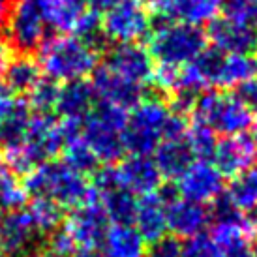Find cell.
I'll return each mask as SVG.
<instances>
[{
    "label": "cell",
    "instance_id": "6da1fadb",
    "mask_svg": "<svg viewBox=\"0 0 257 257\" xmlns=\"http://www.w3.org/2000/svg\"><path fill=\"white\" fill-rule=\"evenodd\" d=\"M23 186L32 199H49L62 208H77L96 201L86 175L64 162H43L25 175Z\"/></svg>",
    "mask_w": 257,
    "mask_h": 257
},
{
    "label": "cell",
    "instance_id": "7a4b0ae2",
    "mask_svg": "<svg viewBox=\"0 0 257 257\" xmlns=\"http://www.w3.org/2000/svg\"><path fill=\"white\" fill-rule=\"evenodd\" d=\"M38 51V64L42 73L57 83H72L85 79L98 68L100 58V51L73 34L49 38Z\"/></svg>",
    "mask_w": 257,
    "mask_h": 257
},
{
    "label": "cell",
    "instance_id": "3957f363",
    "mask_svg": "<svg viewBox=\"0 0 257 257\" xmlns=\"http://www.w3.org/2000/svg\"><path fill=\"white\" fill-rule=\"evenodd\" d=\"M173 116L169 101L162 96H143L128 111L124 126V149L130 154L150 156L164 141Z\"/></svg>",
    "mask_w": 257,
    "mask_h": 257
},
{
    "label": "cell",
    "instance_id": "277c9868",
    "mask_svg": "<svg viewBox=\"0 0 257 257\" xmlns=\"http://www.w3.org/2000/svg\"><path fill=\"white\" fill-rule=\"evenodd\" d=\"M190 114L195 124H201L214 136L221 137L242 136L253 124V116L240 103L235 92L221 88H210L197 94Z\"/></svg>",
    "mask_w": 257,
    "mask_h": 257
},
{
    "label": "cell",
    "instance_id": "5b68a950",
    "mask_svg": "<svg viewBox=\"0 0 257 257\" xmlns=\"http://www.w3.org/2000/svg\"><path fill=\"white\" fill-rule=\"evenodd\" d=\"M126 118H128L126 109L100 103V101L83 118L81 137L100 164L113 165L126 154L124 139H122Z\"/></svg>",
    "mask_w": 257,
    "mask_h": 257
},
{
    "label": "cell",
    "instance_id": "8992f818",
    "mask_svg": "<svg viewBox=\"0 0 257 257\" xmlns=\"http://www.w3.org/2000/svg\"><path fill=\"white\" fill-rule=\"evenodd\" d=\"M207 49V36L199 27L165 21L149 34V53L162 68H182Z\"/></svg>",
    "mask_w": 257,
    "mask_h": 257
},
{
    "label": "cell",
    "instance_id": "52a82bcc",
    "mask_svg": "<svg viewBox=\"0 0 257 257\" xmlns=\"http://www.w3.org/2000/svg\"><path fill=\"white\" fill-rule=\"evenodd\" d=\"M103 40L111 43H137L150 34L152 14L145 0H116L100 17Z\"/></svg>",
    "mask_w": 257,
    "mask_h": 257
},
{
    "label": "cell",
    "instance_id": "ba28073f",
    "mask_svg": "<svg viewBox=\"0 0 257 257\" xmlns=\"http://www.w3.org/2000/svg\"><path fill=\"white\" fill-rule=\"evenodd\" d=\"M4 29L8 43L21 55H32L47 40V21L43 15L42 0H12V10Z\"/></svg>",
    "mask_w": 257,
    "mask_h": 257
},
{
    "label": "cell",
    "instance_id": "9c48e42d",
    "mask_svg": "<svg viewBox=\"0 0 257 257\" xmlns=\"http://www.w3.org/2000/svg\"><path fill=\"white\" fill-rule=\"evenodd\" d=\"M175 190L184 199L208 205L223 195L225 177L210 160H195L179 179H175Z\"/></svg>",
    "mask_w": 257,
    "mask_h": 257
},
{
    "label": "cell",
    "instance_id": "30bf717a",
    "mask_svg": "<svg viewBox=\"0 0 257 257\" xmlns=\"http://www.w3.org/2000/svg\"><path fill=\"white\" fill-rule=\"evenodd\" d=\"M103 66L139 86L150 85L156 70L149 49L139 43H114L105 55Z\"/></svg>",
    "mask_w": 257,
    "mask_h": 257
},
{
    "label": "cell",
    "instance_id": "8fae6325",
    "mask_svg": "<svg viewBox=\"0 0 257 257\" xmlns=\"http://www.w3.org/2000/svg\"><path fill=\"white\" fill-rule=\"evenodd\" d=\"M107 227V216L96 201L72 208L66 221H62V229L72 238L75 250H96Z\"/></svg>",
    "mask_w": 257,
    "mask_h": 257
},
{
    "label": "cell",
    "instance_id": "7c38bea8",
    "mask_svg": "<svg viewBox=\"0 0 257 257\" xmlns=\"http://www.w3.org/2000/svg\"><path fill=\"white\" fill-rule=\"evenodd\" d=\"M40 236L27 208L0 216V251L6 257H27L36 250Z\"/></svg>",
    "mask_w": 257,
    "mask_h": 257
},
{
    "label": "cell",
    "instance_id": "4fadbf2b",
    "mask_svg": "<svg viewBox=\"0 0 257 257\" xmlns=\"http://www.w3.org/2000/svg\"><path fill=\"white\" fill-rule=\"evenodd\" d=\"M90 85H92L96 100L100 103L114 105V107L126 109V111H130L145 96L143 86L122 79L120 75L107 70L105 66H100L94 70Z\"/></svg>",
    "mask_w": 257,
    "mask_h": 257
},
{
    "label": "cell",
    "instance_id": "5bb4252c",
    "mask_svg": "<svg viewBox=\"0 0 257 257\" xmlns=\"http://www.w3.org/2000/svg\"><path fill=\"white\" fill-rule=\"evenodd\" d=\"M114 169L118 175V182L134 195H145L160 190L162 175L152 156L130 154L118 160V165H114Z\"/></svg>",
    "mask_w": 257,
    "mask_h": 257
},
{
    "label": "cell",
    "instance_id": "9a60e30c",
    "mask_svg": "<svg viewBox=\"0 0 257 257\" xmlns=\"http://www.w3.org/2000/svg\"><path fill=\"white\" fill-rule=\"evenodd\" d=\"M212 216L207 205L184 199L180 195L167 199V231L175 236H188L205 233Z\"/></svg>",
    "mask_w": 257,
    "mask_h": 257
},
{
    "label": "cell",
    "instance_id": "2e32d148",
    "mask_svg": "<svg viewBox=\"0 0 257 257\" xmlns=\"http://www.w3.org/2000/svg\"><path fill=\"white\" fill-rule=\"evenodd\" d=\"M205 32L207 42L212 43V47L225 55H240V53H251L255 49V38L251 25L229 21L225 17H216L212 23L207 25Z\"/></svg>",
    "mask_w": 257,
    "mask_h": 257
},
{
    "label": "cell",
    "instance_id": "e0dca14e",
    "mask_svg": "<svg viewBox=\"0 0 257 257\" xmlns=\"http://www.w3.org/2000/svg\"><path fill=\"white\" fill-rule=\"evenodd\" d=\"M167 199L162 192H150L137 197L134 227L145 242H156L167 233Z\"/></svg>",
    "mask_w": 257,
    "mask_h": 257
},
{
    "label": "cell",
    "instance_id": "ac0fdd59",
    "mask_svg": "<svg viewBox=\"0 0 257 257\" xmlns=\"http://www.w3.org/2000/svg\"><path fill=\"white\" fill-rule=\"evenodd\" d=\"M253 158H255V152L248 137L231 136L221 137L216 143L210 162L216 165V169L223 177H235L236 173L250 167Z\"/></svg>",
    "mask_w": 257,
    "mask_h": 257
},
{
    "label": "cell",
    "instance_id": "d6986e66",
    "mask_svg": "<svg viewBox=\"0 0 257 257\" xmlns=\"http://www.w3.org/2000/svg\"><path fill=\"white\" fill-rule=\"evenodd\" d=\"M94 105H96V96H94L90 81L79 79V81L60 85L55 113L62 120L81 122L86 114L92 111Z\"/></svg>",
    "mask_w": 257,
    "mask_h": 257
},
{
    "label": "cell",
    "instance_id": "ffe728a7",
    "mask_svg": "<svg viewBox=\"0 0 257 257\" xmlns=\"http://www.w3.org/2000/svg\"><path fill=\"white\" fill-rule=\"evenodd\" d=\"M154 162L160 169L162 179H179L180 175L195 162L192 150H190V145L186 141V134L184 136L165 137L154 150Z\"/></svg>",
    "mask_w": 257,
    "mask_h": 257
},
{
    "label": "cell",
    "instance_id": "44dd1931",
    "mask_svg": "<svg viewBox=\"0 0 257 257\" xmlns=\"http://www.w3.org/2000/svg\"><path fill=\"white\" fill-rule=\"evenodd\" d=\"M100 248L103 257H147V242L132 223H111Z\"/></svg>",
    "mask_w": 257,
    "mask_h": 257
},
{
    "label": "cell",
    "instance_id": "7402d4cb",
    "mask_svg": "<svg viewBox=\"0 0 257 257\" xmlns=\"http://www.w3.org/2000/svg\"><path fill=\"white\" fill-rule=\"evenodd\" d=\"M257 75V57L251 53L240 55H225L220 53L218 64H216L214 85L212 88H235L248 79Z\"/></svg>",
    "mask_w": 257,
    "mask_h": 257
},
{
    "label": "cell",
    "instance_id": "603a6c76",
    "mask_svg": "<svg viewBox=\"0 0 257 257\" xmlns=\"http://www.w3.org/2000/svg\"><path fill=\"white\" fill-rule=\"evenodd\" d=\"M94 195H96V203L107 216L109 223H132L134 221L137 195H134L124 186H111L107 190H101Z\"/></svg>",
    "mask_w": 257,
    "mask_h": 257
},
{
    "label": "cell",
    "instance_id": "cb8c5ba5",
    "mask_svg": "<svg viewBox=\"0 0 257 257\" xmlns=\"http://www.w3.org/2000/svg\"><path fill=\"white\" fill-rule=\"evenodd\" d=\"M47 27L62 34H72L79 19L86 14V0H42Z\"/></svg>",
    "mask_w": 257,
    "mask_h": 257
},
{
    "label": "cell",
    "instance_id": "d4e9b609",
    "mask_svg": "<svg viewBox=\"0 0 257 257\" xmlns=\"http://www.w3.org/2000/svg\"><path fill=\"white\" fill-rule=\"evenodd\" d=\"M231 179L223 197L240 214H248L257 205V165L246 167Z\"/></svg>",
    "mask_w": 257,
    "mask_h": 257
},
{
    "label": "cell",
    "instance_id": "484cf974",
    "mask_svg": "<svg viewBox=\"0 0 257 257\" xmlns=\"http://www.w3.org/2000/svg\"><path fill=\"white\" fill-rule=\"evenodd\" d=\"M40 81H42L40 64L30 55L12 57L4 70V83L15 94H29Z\"/></svg>",
    "mask_w": 257,
    "mask_h": 257
},
{
    "label": "cell",
    "instance_id": "4316f807",
    "mask_svg": "<svg viewBox=\"0 0 257 257\" xmlns=\"http://www.w3.org/2000/svg\"><path fill=\"white\" fill-rule=\"evenodd\" d=\"M32 118V111L27 105V101L17 100L15 107L0 120V143L2 149L19 147L27 137L29 124Z\"/></svg>",
    "mask_w": 257,
    "mask_h": 257
},
{
    "label": "cell",
    "instance_id": "83f0119b",
    "mask_svg": "<svg viewBox=\"0 0 257 257\" xmlns=\"http://www.w3.org/2000/svg\"><path fill=\"white\" fill-rule=\"evenodd\" d=\"M62 154V162L66 165H70L72 169L83 173V175H92L98 167H100V162L96 160V156L92 154V150L88 149V145L83 141L81 137V130L73 132L72 136L66 139L64 147L60 150Z\"/></svg>",
    "mask_w": 257,
    "mask_h": 257
},
{
    "label": "cell",
    "instance_id": "f1b7e54d",
    "mask_svg": "<svg viewBox=\"0 0 257 257\" xmlns=\"http://www.w3.org/2000/svg\"><path fill=\"white\" fill-rule=\"evenodd\" d=\"M25 208L29 210L30 220L42 236L55 233L64 221V208L49 199H32V203Z\"/></svg>",
    "mask_w": 257,
    "mask_h": 257
},
{
    "label": "cell",
    "instance_id": "f546056e",
    "mask_svg": "<svg viewBox=\"0 0 257 257\" xmlns=\"http://www.w3.org/2000/svg\"><path fill=\"white\" fill-rule=\"evenodd\" d=\"M27 197L29 195L23 186V180L17 179V175L10 171L6 165L0 164V208L4 212L23 208Z\"/></svg>",
    "mask_w": 257,
    "mask_h": 257
},
{
    "label": "cell",
    "instance_id": "4dcf8cb0",
    "mask_svg": "<svg viewBox=\"0 0 257 257\" xmlns=\"http://www.w3.org/2000/svg\"><path fill=\"white\" fill-rule=\"evenodd\" d=\"M221 0H184L179 23L201 27L212 23L220 15Z\"/></svg>",
    "mask_w": 257,
    "mask_h": 257
},
{
    "label": "cell",
    "instance_id": "1f68e13d",
    "mask_svg": "<svg viewBox=\"0 0 257 257\" xmlns=\"http://www.w3.org/2000/svg\"><path fill=\"white\" fill-rule=\"evenodd\" d=\"M58 85L57 81L51 79H42L32 90L29 92V100L27 105L30 107V111L36 114H51L55 113V105H57L58 98Z\"/></svg>",
    "mask_w": 257,
    "mask_h": 257
},
{
    "label": "cell",
    "instance_id": "d6a6232c",
    "mask_svg": "<svg viewBox=\"0 0 257 257\" xmlns=\"http://www.w3.org/2000/svg\"><path fill=\"white\" fill-rule=\"evenodd\" d=\"M186 141L190 145V150L195 160H210L216 143H218V139L210 130L195 122L186 130Z\"/></svg>",
    "mask_w": 257,
    "mask_h": 257
},
{
    "label": "cell",
    "instance_id": "836d02e7",
    "mask_svg": "<svg viewBox=\"0 0 257 257\" xmlns=\"http://www.w3.org/2000/svg\"><path fill=\"white\" fill-rule=\"evenodd\" d=\"M180 257H223V253L208 233H199L180 240Z\"/></svg>",
    "mask_w": 257,
    "mask_h": 257
},
{
    "label": "cell",
    "instance_id": "e575fe53",
    "mask_svg": "<svg viewBox=\"0 0 257 257\" xmlns=\"http://www.w3.org/2000/svg\"><path fill=\"white\" fill-rule=\"evenodd\" d=\"M220 12L229 21L253 27V0H221Z\"/></svg>",
    "mask_w": 257,
    "mask_h": 257
},
{
    "label": "cell",
    "instance_id": "d590c367",
    "mask_svg": "<svg viewBox=\"0 0 257 257\" xmlns=\"http://www.w3.org/2000/svg\"><path fill=\"white\" fill-rule=\"evenodd\" d=\"M182 6H184V0H147V8L150 10V14L162 17L164 21L179 23Z\"/></svg>",
    "mask_w": 257,
    "mask_h": 257
},
{
    "label": "cell",
    "instance_id": "8d00e7d4",
    "mask_svg": "<svg viewBox=\"0 0 257 257\" xmlns=\"http://www.w3.org/2000/svg\"><path fill=\"white\" fill-rule=\"evenodd\" d=\"M235 96L244 107L250 111L251 116L257 114V75L235 86Z\"/></svg>",
    "mask_w": 257,
    "mask_h": 257
},
{
    "label": "cell",
    "instance_id": "74e56055",
    "mask_svg": "<svg viewBox=\"0 0 257 257\" xmlns=\"http://www.w3.org/2000/svg\"><path fill=\"white\" fill-rule=\"evenodd\" d=\"M150 257H180V240L177 236H162L152 242Z\"/></svg>",
    "mask_w": 257,
    "mask_h": 257
},
{
    "label": "cell",
    "instance_id": "f35d334b",
    "mask_svg": "<svg viewBox=\"0 0 257 257\" xmlns=\"http://www.w3.org/2000/svg\"><path fill=\"white\" fill-rule=\"evenodd\" d=\"M15 103H17V94L4 81H0V120L15 107Z\"/></svg>",
    "mask_w": 257,
    "mask_h": 257
},
{
    "label": "cell",
    "instance_id": "ab89813d",
    "mask_svg": "<svg viewBox=\"0 0 257 257\" xmlns=\"http://www.w3.org/2000/svg\"><path fill=\"white\" fill-rule=\"evenodd\" d=\"M10 60H12V47L6 38L0 36V73H4Z\"/></svg>",
    "mask_w": 257,
    "mask_h": 257
},
{
    "label": "cell",
    "instance_id": "60d3db41",
    "mask_svg": "<svg viewBox=\"0 0 257 257\" xmlns=\"http://www.w3.org/2000/svg\"><path fill=\"white\" fill-rule=\"evenodd\" d=\"M116 2V0H86V4H88V8L90 10H94V12H98V14H103L107 8H111Z\"/></svg>",
    "mask_w": 257,
    "mask_h": 257
},
{
    "label": "cell",
    "instance_id": "b9f144b4",
    "mask_svg": "<svg viewBox=\"0 0 257 257\" xmlns=\"http://www.w3.org/2000/svg\"><path fill=\"white\" fill-rule=\"evenodd\" d=\"M10 10H12V0H0V29L6 27Z\"/></svg>",
    "mask_w": 257,
    "mask_h": 257
},
{
    "label": "cell",
    "instance_id": "7bdbcfd3",
    "mask_svg": "<svg viewBox=\"0 0 257 257\" xmlns=\"http://www.w3.org/2000/svg\"><path fill=\"white\" fill-rule=\"evenodd\" d=\"M244 218H246V223H248L251 233H257V205L251 208L248 214H244Z\"/></svg>",
    "mask_w": 257,
    "mask_h": 257
},
{
    "label": "cell",
    "instance_id": "ee69618b",
    "mask_svg": "<svg viewBox=\"0 0 257 257\" xmlns=\"http://www.w3.org/2000/svg\"><path fill=\"white\" fill-rule=\"evenodd\" d=\"M233 257H257V244L251 242L250 246H246L242 251H238V253Z\"/></svg>",
    "mask_w": 257,
    "mask_h": 257
},
{
    "label": "cell",
    "instance_id": "f6af8a7d",
    "mask_svg": "<svg viewBox=\"0 0 257 257\" xmlns=\"http://www.w3.org/2000/svg\"><path fill=\"white\" fill-rule=\"evenodd\" d=\"M72 257H103V255L96 250H77V251H73Z\"/></svg>",
    "mask_w": 257,
    "mask_h": 257
},
{
    "label": "cell",
    "instance_id": "bcb514c9",
    "mask_svg": "<svg viewBox=\"0 0 257 257\" xmlns=\"http://www.w3.org/2000/svg\"><path fill=\"white\" fill-rule=\"evenodd\" d=\"M27 257H60V255L53 253L51 250H34L32 253H29Z\"/></svg>",
    "mask_w": 257,
    "mask_h": 257
},
{
    "label": "cell",
    "instance_id": "7dc6e473",
    "mask_svg": "<svg viewBox=\"0 0 257 257\" xmlns=\"http://www.w3.org/2000/svg\"><path fill=\"white\" fill-rule=\"evenodd\" d=\"M250 143L253 147V152L257 154V122L251 124V137H250Z\"/></svg>",
    "mask_w": 257,
    "mask_h": 257
},
{
    "label": "cell",
    "instance_id": "c3c4849f",
    "mask_svg": "<svg viewBox=\"0 0 257 257\" xmlns=\"http://www.w3.org/2000/svg\"><path fill=\"white\" fill-rule=\"evenodd\" d=\"M253 25H257V0H253Z\"/></svg>",
    "mask_w": 257,
    "mask_h": 257
},
{
    "label": "cell",
    "instance_id": "681fc988",
    "mask_svg": "<svg viewBox=\"0 0 257 257\" xmlns=\"http://www.w3.org/2000/svg\"><path fill=\"white\" fill-rule=\"evenodd\" d=\"M0 257H6V255H4V253H2V251H0Z\"/></svg>",
    "mask_w": 257,
    "mask_h": 257
},
{
    "label": "cell",
    "instance_id": "f907efd6",
    "mask_svg": "<svg viewBox=\"0 0 257 257\" xmlns=\"http://www.w3.org/2000/svg\"><path fill=\"white\" fill-rule=\"evenodd\" d=\"M255 49H257V38H255Z\"/></svg>",
    "mask_w": 257,
    "mask_h": 257
},
{
    "label": "cell",
    "instance_id": "816d5d0a",
    "mask_svg": "<svg viewBox=\"0 0 257 257\" xmlns=\"http://www.w3.org/2000/svg\"><path fill=\"white\" fill-rule=\"evenodd\" d=\"M0 147H2V143H0Z\"/></svg>",
    "mask_w": 257,
    "mask_h": 257
}]
</instances>
